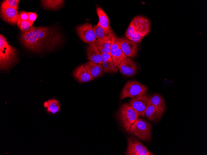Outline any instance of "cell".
Here are the masks:
<instances>
[{"label":"cell","instance_id":"cell-28","mask_svg":"<svg viewBox=\"0 0 207 155\" xmlns=\"http://www.w3.org/2000/svg\"><path fill=\"white\" fill-rule=\"evenodd\" d=\"M27 12L21 11L19 12V19L22 21H27L29 22Z\"/></svg>","mask_w":207,"mask_h":155},{"label":"cell","instance_id":"cell-1","mask_svg":"<svg viewBox=\"0 0 207 155\" xmlns=\"http://www.w3.org/2000/svg\"><path fill=\"white\" fill-rule=\"evenodd\" d=\"M20 39L25 47L37 52L52 50L62 41L61 34L54 28L48 27L32 26L28 31H21Z\"/></svg>","mask_w":207,"mask_h":155},{"label":"cell","instance_id":"cell-20","mask_svg":"<svg viewBox=\"0 0 207 155\" xmlns=\"http://www.w3.org/2000/svg\"><path fill=\"white\" fill-rule=\"evenodd\" d=\"M96 12L99 18L97 25L106 29H111L108 17L103 10L100 7H98L96 8Z\"/></svg>","mask_w":207,"mask_h":155},{"label":"cell","instance_id":"cell-4","mask_svg":"<svg viewBox=\"0 0 207 155\" xmlns=\"http://www.w3.org/2000/svg\"><path fill=\"white\" fill-rule=\"evenodd\" d=\"M116 116L124 129L128 132L131 125L139 116L129 104L125 103L119 107Z\"/></svg>","mask_w":207,"mask_h":155},{"label":"cell","instance_id":"cell-19","mask_svg":"<svg viewBox=\"0 0 207 155\" xmlns=\"http://www.w3.org/2000/svg\"><path fill=\"white\" fill-rule=\"evenodd\" d=\"M163 113L156 109L152 104L148 107L145 113V116L147 119L151 121L156 122L160 120Z\"/></svg>","mask_w":207,"mask_h":155},{"label":"cell","instance_id":"cell-26","mask_svg":"<svg viewBox=\"0 0 207 155\" xmlns=\"http://www.w3.org/2000/svg\"><path fill=\"white\" fill-rule=\"evenodd\" d=\"M17 25L21 31H28L32 26L29 22L22 21L20 19L17 22Z\"/></svg>","mask_w":207,"mask_h":155},{"label":"cell","instance_id":"cell-10","mask_svg":"<svg viewBox=\"0 0 207 155\" xmlns=\"http://www.w3.org/2000/svg\"><path fill=\"white\" fill-rule=\"evenodd\" d=\"M76 29L78 36L85 43H90L96 41V36L91 24L86 23L78 26Z\"/></svg>","mask_w":207,"mask_h":155},{"label":"cell","instance_id":"cell-13","mask_svg":"<svg viewBox=\"0 0 207 155\" xmlns=\"http://www.w3.org/2000/svg\"><path fill=\"white\" fill-rule=\"evenodd\" d=\"M0 15L2 19L11 25H17L20 19L17 10L9 7H0Z\"/></svg>","mask_w":207,"mask_h":155},{"label":"cell","instance_id":"cell-8","mask_svg":"<svg viewBox=\"0 0 207 155\" xmlns=\"http://www.w3.org/2000/svg\"><path fill=\"white\" fill-rule=\"evenodd\" d=\"M152 96L151 95L145 94L141 97L130 100L129 104L138 116L144 117L145 112L151 104Z\"/></svg>","mask_w":207,"mask_h":155},{"label":"cell","instance_id":"cell-6","mask_svg":"<svg viewBox=\"0 0 207 155\" xmlns=\"http://www.w3.org/2000/svg\"><path fill=\"white\" fill-rule=\"evenodd\" d=\"M148 87L135 80L128 81L123 87L120 98L122 100L126 98H138L146 94Z\"/></svg>","mask_w":207,"mask_h":155},{"label":"cell","instance_id":"cell-23","mask_svg":"<svg viewBox=\"0 0 207 155\" xmlns=\"http://www.w3.org/2000/svg\"><path fill=\"white\" fill-rule=\"evenodd\" d=\"M44 106L46 108L47 111L55 114L60 110V107L58 101L55 99H50L45 101Z\"/></svg>","mask_w":207,"mask_h":155},{"label":"cell","instance_id":"cell-2","mask_svg":"<svg viewBox=\"0 0 207 155\" xmlns=\"http://www.w3.org/2000/svg\"><path fill=\"white\" fill-rule=\"evenodd\" d=\"M151 27V23L148 19L143 15H138L132 20L125 35L133 41L139 43L150 32Z\"/></svg>","mask_w":207,"mask_h":155},{"label":"cell","instance_id":"cell-7","mask_svg":"<svg viewBox=\"0 0 207 155\" xmlns=\"http://www.w3.org/2000/svg\"><path fill=\"white\" fill-rule=\"evenodd\" d=\"M127 147L124 154L126 155H153L147 148L133 137L127 138Z\"/></svg>","mask_w":207,"mask_h":155},{"label":"cell","instance_id":"cell-27","mask_svg":"<svg viewBox=\"0 0 207 155\" xmlns=\"http://www.w3.org/2000/svg\"><path fill=\"white\" fill-rule=\"evenodd\" d=\"M28 17L29 22L30 23L31 25L32 26L33 22L37 18V15L35 13L28 12Z\"/></svg>","mask_w":207,"mask_h":155},{"label":"cell","instance_id":"cell-18","mask_svg":"<svg viewBox=\"0 0 207 155\" xmlns=\"http://www.w3.org/2000/svg\"><path fill=\"white\" fill-rule=\"evenodd\" d=\"M93 28L96 39L111 40L112 37L115 35L112 29H106L97 25H94Z\"/></svg>","mask_w":207,"mask_h":155},{"label":"cell","instance_id":"cell-21","mask_svg":"<svg viewBox=\"0 0 207 155\" xmlns=\"http://www.w3.org/2000/svg\"><path fill=\"white\" fill-rule=\"evenodd\" d=\"M151 104L155 108L161 111L163 113L166 108V104L162 96L158 93H155L152 96L151 100Z\"/></svg>","mask_w":207,"mask_h":155},{"label":"cell","instance_id":"cell-25","mask_svg":"<svg viewBox=\"0 0 207 155\" xmlns=\"http://www.w3.org/2000/svg\"><path fill=\"white\" fill-rule=\"evenodd\" d=\"M19 0H5L1 4V7H9L17 10L18 9Z\"/></svg>","mask_w":207,"mask_h":155},{"label":"cell","instance_id":"cell-22","mask_svg":"<svg viewBox=\"0 0 207 155\" xmlns=\"http://www.w3.org/2000/svg\"><path fill=\"white\" fill-rule=\"evenodd\" d=\"M95 43L101 54L106 53L111 55L110 51L111 40L105 41L101 39H96Z\"/></svg>","mask_w":207,"mask_h":155},{"label":"cell","instance_id":"cell-5","mask_svg":"<svg viewBox=\"0 0 207 155\" xmlns=\"http://www.w3.org/2000/svg\"><path fill=\"white\" fill-rule=\"evenodd\" d=\"M152 126L145 119L137 118L131 125L128 133L142 140L147 142L151 140Z\"/></svg>","mask_w":207,"mask_h":155},{"label":"cell","instance_id":"cell-14","mask_svg":"<svg viewBox=\"0 0 207 155\" xmlns=\"http://www.w3.org/2000/svg\"><path fill=\"white\" fill-rule=\"evenodd\" d=\"M87 59L90 61L101 65L102 64L101 54L95 42L89 43L86 49Z\"/></svg>","mask_w":207,"mask_h":155},{"label":"cell","instance_id":"cell-16","mask_svg":"<svg viewBox=\"0 0 207 155\" xmlns=\"http://www.w3.org/2000/svg\"><path fill=\"white\" fill-rule=\"evenodd\" d=\"M84 66L94 79L99 77L103 74V69L102 66L100 64L89 61L86 62Z\"/></svg>","mask_w":207,"mask_h":155},{"label":"cell","instance_id":"cell-12","mask_svg":"<svg viewBox=\"0 0 207 155\" xmlns=\"http://www.w3.org/2000/svg\"><path fill=\"white\" fill-rule=\"evenodd\" d=\"M121 49L124 54L128 57L134 58L138 51V44L126 37L119 38Z\"/></svg>","mask_w":207,"mask_h":155},{"label":"cell","instance_id":"cell-17","mask_svg":"<svg viewBox=\"0 0 207 155\" xmlns=\"http://www.w3.org/2000/svg\"><path fill=\"white\" fill-rule=\"evenodd\" d=\"M102 57V65L105 73H117V68H115L111 55L106 53L101 54Z\"/></svg>","mask_w":207,"mask_h":155},{"label":"cell","instance_id":"cell-9","mask_svg":"<svg viewBox=\"0 0 207 155\" xmlns=\"http://www.w3.org/2000/svg\"><path fill=\"white\" fill-rule=\"evenodd\" d=\"M110 52L116 68H117L121 62L127 57L121 49L119 38L116 35L112 37Z\"/></svg>","mask_w":207,"mask_h":155},{"label":"cell","instance_id":"cell-3","mask_svg":"<svg viewBox=\"0 0 207 155\" xmlns=\"http://www.w3.org/2000/svg\"><path fill=\"white\" fill-rule=\"evenodd\" d=\"M16 50L10 45L2 35H0V67L6 70L17 60Z\"/></svg>","mask_w":207,"mask_h":155},{"label":"cell","instance_id":"cell-11","mask_svg":"<svg viewBox=\"0 0 207 155\" xmlns=\"http://www.w3.org/2000/svg\"><path fill=\"white\" fill-rule=\"evenodd\" d=\"M117 68L121 74L127 77L134 76L137 71L136 63L130 57H127L121 62Z\"/></svg>","mask_w":207,"mask_h":155},{"label":"cell","instance_id":"cell-15","mask_svg":"<svg viewBox=\"0 0 207 155\" xmlns=\"http://www.w3.org/2000/svg\"><path fill=\"white\" fill-rule=\"evenodd\" d=\"M75 79L80 83H84L92 80L94 79L85 68L84 65L77 67L73 73Z\"/></svg>","mask_w":207,"mask_h":155},{"label":"cell","instance_id":"cell-24","mask_svg":"<svg viewBox=\"0 0 207 155\" xmlns=\"http://www.w3.org/2000/svg\"><path fill=\"white\" fill-rule=\"evenodd\" d=\"M43 6L46 9L56 10L61 7L64 1L61 0H41Z\"/></svg>","mask_w":207,"mask_h":155}]
</instances>
